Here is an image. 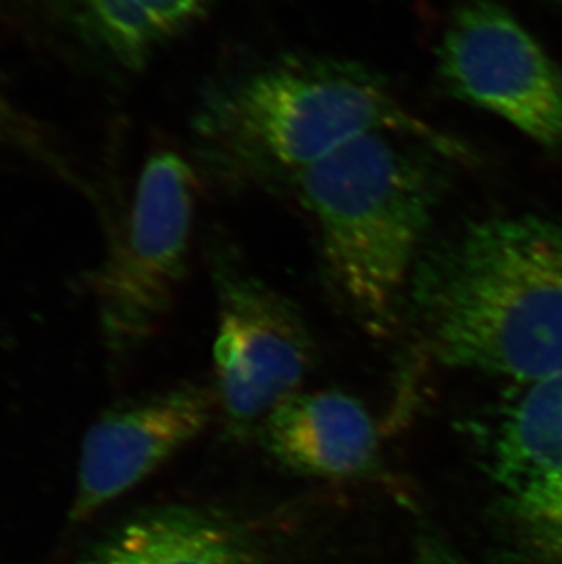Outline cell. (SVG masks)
I'll use <instances>...</instances> for the list:
<instances>
[{"label":"cell","mask_w":562,"mask_h":564,"mask_svg":"<svg viewBox=\"0 0 562 564\" xmlns=\"http://www.w3.org/2000/svg\"><path fill=\"white\" fill-rule=\"evenodd\" d=\"M414 564H473L458 554L450 543L433 533H422L417 539Z\"/></svg>","instance_id":"obj_12"},{"label":"cell","mask_w":562,"mask_h":564,"mask_svg":"<svg viewBox=\"0 0 562 564\" xmlns=\"http://www.w3.org/2000/svg\"><path fill=\"white\" fill-rule=\"evenodd\" d=\"M24 138V130H22L21 118L15 112V108L11 107L8 101L4 90L0 88V143H8V141H21Z\"/></svg>","instance_id":"obj_13"},{"label":"cell","mask_w":562,"mask_h":564,"mask_svg":"<svg viewBox=\"0 0 562 564\" xmlns=\"http://www.w3.org/2000/svg\"><path fill=\"white\" fill-rule=\"evenodd\" d=\"M75 564H269L266 543L224 511L161 506L97 539Z\"/></svg>","instance_id":"obj_9"},{"label":"cell","mask_w":562,"mask_h":564,"mask_svg":"<svg viewBox=\"0 0 562 564\" xmlns=\"http://www.w3.org/2000/svg\"><path fill=\"white\" fill-rule=\"evenodd\" d=\"M218 397L180 386L110 410L88 430L80 447L72 517L83 521L154 474L207 427Z\"/></svg>","instance_id":"obj_7"},{"label":"cell","mask_w":562,"mask_h":564,"mask_svg":"<svg viewBox=\"0 0 562 564\" xmlns=\"http://www.w3.org/2000/svg\"><path fill=\"white\" fill-rule=\"evenodd\" d=\"M196 176L172 150L144 163L132 207L94 278L102 335L112 351L138 346L169 310L185 276Z\"/></svg>","instance_id":"obj_4"},{"label":"cell","mask_w":562,"mask_h":564,"mask_svg":"<svg viewBox=\"0 0 562 564\" xmlns=\"http://www.w3.org/2000/svg\"><path fill=\"white\" fill-rule=\"evenodd\" d=\"M431 152L417 139L366 133L292 177L318 227L333 288L372 336L402 324L428 246L444 188Z\"/></svg>","instance_id":"obj_2"},{"label":"cell","mask_w":562,"mask_h":564,"mask_svg":"<svg viewBox=\"0 0 562 564\" xmlns=\"http://www.w3.org/2000/svg\"><path fill=\"white\" fill-rule=\"evenodd\" d=\"M436 72L451 97L505 119L542 147L561 149V69L505 6H458L442 35Z\"/></svg>","instance_id":"obj_5"},{"label":"cell","mask_w":562,"mask_h":564,"mask_svg":"<svg viewBox=\"0 0 562 564\" xmlns=\"http://www.w3.org/2000/svg\"><path fill=\"white\" fill-rule=\"evenodd\" d=\"M266 437L287 468L325 479L367 474L378 455L371 415L338 391L292 394L267 419Z\"/></svg>","instance_id":"obj_10"},{"label":"cell","mask_w":562,"mask_h":564,"mask_svg":"<svg viewBox=\"0 0 562 564\" xmlns=\"http://www.w3.org/2000/svg\"><path fill=\"white\" fill-rule=\"evenodd\" d=\"M64 32L91 59L138 72L207 10L208 0H54Z\"/></svg>","instance_id":"obj_11"},{"label":"cell","mask_w":562,"mask_h":564,"mask_svg":"<svg viewBox=\"0 0 562 564\" xmlns=\"http://www.w3.org/2000/svg\"><path fill=\"white\" fill-rule=\"evenodd\" d=\"M561 2H562V0H561Z\"/></svg>","instance_id":"obj_14"},{"label":"cell","mask_w":562,"mask_h":564,"mask_svg":"<svg viewBox=\"0 0 562 564\" xmlns=\"http://www.w3.org/2000/svg\"><path fill=\"white\" fill-rule=\"evenodd\" d=\"M216 280V397L239 432L298 393L313 366V336L298 305L260 278L224 263Z\"/></svg>","instance_id":"obj_6"},{"label":"cell","mask_w":562,"mask_h":564,"mask_svg":"<svg viewBox=\"0 0 562 564\" xmlns=\"http://www.w3.org/2000/svg\"><path fill=\"white\" fill-rule=\"evenodd\" d=\"M196 132L234 174L294 177L344 144L388 132L450 160L466 149L409 112L388 80L356 61L289 55L214 91Z\"/></svg>","instance_id":"obj_3"},{"label":"cell","mask_w":562,"mask_h":564,"mask_svg":"<svg viewBox=\"0 0 562 564\" xmlns=\"http://www.w3.org/2000/svg\"><path fill=\"white\" fill-rule=\"evenodd\" d=\"M495 485L526 546L562 564V373L530 383L500 422Z\"/></svg>","instance_id":"obj_8"},{"label":"cell","mask_w":562,"mask_h":564,"mask_svg":"<svg viewBox=\"0 0 562 564\" xmlns=\"http://www.w3.org/2000/svg\"><path fill=\"white\" fill-rule=\"evenodd\" d=\"M403 322L446 368L528 386L562 373V214L477 219L425 246Z\"/></svg>","instance_id":"obj_1"}]
</instances>
